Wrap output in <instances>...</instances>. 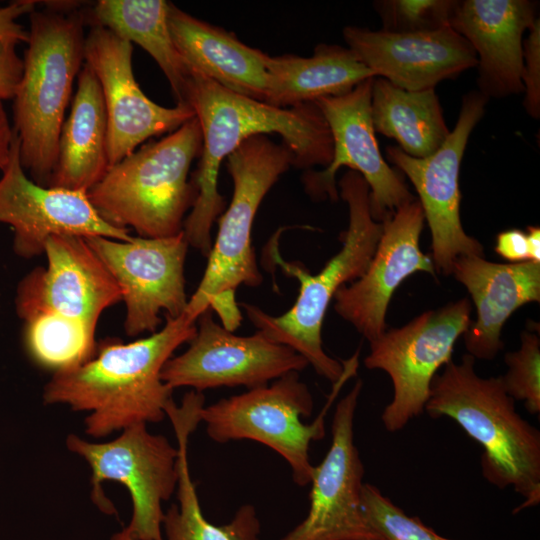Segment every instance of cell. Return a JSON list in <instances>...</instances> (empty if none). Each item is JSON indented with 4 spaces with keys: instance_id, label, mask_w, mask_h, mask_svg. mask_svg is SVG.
<instances>
[{
    "instance_id": "ab89813d",
    "label": "cell",
    "mask_w": 540,
    "mask_h": 540,
    "mask_svg": "<svg viewBox=\"0 0 540 540\" xmlns=\"http://www.w3.org/2000/svg\"><path fill=\"white\" fill-rule=\"evenodd\" d=\"M111 540H135V539L130 538L129 536L125 535L122 531H120L114 534Z\"/></svg>"
},
{
    "instance_id": "8fae6325",
    "label": "cell",
    "mask_w": 540,
    "mask_h": 540,
    "mask_svg": "<svg viewBox=\"0 0 540 540\" xmlns=\"http://www.w3.org/2000/svg\"><path fill=\"white\" fill-rule=\"evenodd\" d=\"M488 98L479 91L462 100L457 122L440 148L426 158L405 154L388 146L386 157L406 175L417 194L431 232L432 261L436 272L452 273L460 256H484L482 244L466 234L460 219L459 172L468 139L483 117Z\"/></svg>"
},
{
    "instance_id": "d6a6232c",
    "label": "cell",
    "mask_w": 540,
    "mask_h": 540,
    "mask_svg": "<svg viewBox=\"0 0 540 540\" xmlns=\"http://www.w3.org/2000/svg\"><path fill=\"white\" fill-rule=\"evenodd\" d=\"M529 34L523 40L524 107L534 119L540 117V19L530 26Z\"/></svg>"
},
{
    "instance_id": "4fadbf2b",
    "label": "cell",
    "mask_w": 540,
    "mask_h": 540,
    "mask_svg": "<svg viewBox=\"0 0 540 540\" xmlns=\"http://www.w3.org/2000/svg\"><path fill=\"white\" fill-rule=\"evenodd\" d=\"M85 240L121 290L127 336L156 332L161 313L170 318L184 313L188 303L184 264L189 245L183 231L162 238L132 236L121 241L91 236Z\"/></svg>"
},
{
    "instance_id": "44dd1931",
    "label": "cell",
    "mask_w": 540,
    "mask_h": 540,
    "mask_svg": "<svg viewBox=\"0 0 540 540\" xmlns=\"http://www.w3.org/2000/svg\"><path fill=\"white\" fill-rule=\"evenodd\" d=\"M530 0L455 1L449 25L477 56L479 92L487 98L524 92L523 34L536 17Z\"/></svg>"
},
{
    "instance_id": "83f0119b",
    "label": "cell",
    "mask_w": 540,
    "mask_h": 540,
    "mask_svg": "<svg viewBox=\"0 0 540 540\" xmlns=\"http://www.w3.org/2000/svg\"><path fill=\"white\" fill-rule=\"evenodd\" d=\"M371 117L375 132L415 158L433 154L450 133L434 88L408 91L382 77L372 81Z\"/></svg>"
},
{
    "instance_id": "7c38bea8",
    "label": "cell",
    "mask_w": 540,
    "mask_h": 540,
    "mask_svg": "<svg viewBox=\"0 0 540 540\" xmlns=\"http://www.w3.org/2000/svg\"><path fill=\"white\" fill-rule=\"evenodd\" d=\"M374 77L357 84L351 91L315 101L331 132L333 159L321 171L302 176L305 191L316 200L339 197L335 176L343 167L358 172L370 189L373 219L383 222L395 211L416 198L404 176L384 160L375 136L371 117V88Z\"/></svg>"
},
{
    "instance_id": "74e56055",
    "label": "cell",
    "mask_w": 540,
    "mask_h": 540,
    "mask_svg": "<svg viewBox=\"0 0 540 540\" xmlns=\"http://www.w3.org/2000/svg\"><path fill=\"white\" fill-rule=\"evenodd\" d=\"M15 130L11 127L3 102L0 101V170L8 164L11 156Z\"/></svg>"
},
{
    "instance_id": "9c48e42d",
    "label": "cell",
    "mask_w": 540,
    "mask_h": 540,
    "mask_svg": "<svg viewBox=\"0 0 540 540\" xmlns=\"http://www.w3.org/2000/svg\"><path fill=\"white\" fill-rule=\"evenodd\" d=\"M66 447L89 465L90 497L101 512L117 513L102 488L104 481H117L127 488L132 501L130 522L121 531L135 540H163L162 503L177 488V447L165 436L149 432L145 423L132 425L107 442L69 434Z\"/></svg>"
},
{
    "instance_id": "6da1fadb",
    "label": "cell",
    "mask_w": 540,
    "mask_h": 540,
    "mask_svg": "<svg viewBox=\"0 0 540 540\" xmlns=\"http://www.w3.org/2000/svg\"><path fill=\"white\" fill-rule=\"evenodd\" d=\"M189 72L186 100L201 128L202 152L191 179L196 199L184 220L183 233L189 246L208 256L212 226L225 205L217 186L224 158L252 136L275 133L292 153L294 166L327 167L333 159V140L315 102L279 108L228 90L198 72Z\"/></svg>"
},
{
    "instance_id": "8992f818",
    "label": "cell",
    "mask_w": 540,
    "mask_h": 540,
    "mask_svg": "<svg viewBox=\"0 0 540 540\" xmlns=\"http://www.w3.org/2000/svg\"><path fill=\"white\" fill-rule=\"evenodd\" d=\"M201 152V128L193 117L109 167L88 190V199L113 227L132 228L147 238L177 235L196 199L189 170Z\"/></svg>"
},
{
    "instance_id": "d4e9b609",
    "label": "cell",
    "mask_w": 540,
    "mask_h": 540,
    "mask_svg": "<svg viewBox=\"0 0 540 540\" xmlns=\"http://www.w3.org/2000/svg\"><path fill=\"white\" fill-rule=\"evenodd\" d=\"M201 410L199 400L185 397L181 405L173 404L166 412L178 449V504H172L164 513L162 529L166 540H259L260 522L251 504L242 505L232 520L221 526L203 515L188 462L189 439L201 422Z\"/></svg>"
},
{
    "instance_id": "5b68a950",
    "label": "cell",
    "mask_w": 540,
    "mask_h": 540,
    "mask_svg": "<svg viewBox=\"0 0 540 540\" xmlns=\"http://www.w3.org/2000/svg\"><path fill=\"white\" fill-rule=\"evenodd\" d=\"M339 188L348 205L349 224L341 234L338 253L317 274H311L301 264L287 262L275 251V263L299 281L294 305L284 314L273 316L255 305L242 304L258 332L294 350L332 384L342 376L344 365L323 349V320L337 291L365 273L383 231L382 222L371 215L370 189L358 172L348 170L339 181Z\"/></svg>"
},
{
    "instance_id": "5bb4252c",
    "label": "cell",
    "mask_w": 540,
    "mask_h": 540,
    "mask_svg": "<svg viewBox=\"0 0 540 540\" xmlns=\"http://www.w3.org/2000/svg\"><path fill=\"white\" fill-rule=\"evenodd\" d=\"M196 328L189 347L172 356L161 371V379L172 390L190 387L202 392L235 386L252 389L308 366L294 350L258 331L238 336L226 330L213 320L210 308L198 317Z\"/></svg>"
},
{
    "instance_id": "7402d4cb",
    "label": "cell",
    "mask_w": 540,
    "mask_h": 540,
    "mask_svg": "<svg viewBox=\"0 0 540 540\" xmlns=\"http://www.w3.org/2000/svg\"><path fill=\"white\" fill-rule=\"evenodd\" d=\"M451 274L476 308L475 321L462 335L467 354L493 360L504 347L501 332L508 318L521 306L540 301V263H495L466 255L455 260Z\"/></svg>"
},
{
    "instance_id": "603a6c76",
    "label": "cell",
    "mask_w": 540,
    "mask_h": 540,
    "mask_svg": "<svg viewBox=\"0 0 540 540\" xmlns=\"http://www.w3.org/2000/svg\"><path fill=\"white\" fill-rule=\"evenodd\" d=\"M168 24L174 45L189 71L198 72L240 95L266 101L267 54L170 2Z\"/></svg>"
},
{
    "instance_id": "e0dca14e",
    "label": "cell",
    "mask_w": 540,
    "mask_h": 540,
    "mask_svg": "<svg viewBox=\"0 0 540 540\" xmlns=\"http://www.w3.org/2000/svg\"><path fill=\"white\" fill-rule=\"evenodd\" d=\"M46 267L19 282L15 308L23 321L40 313L76 319L95 331L102 313L122 301L121 290L84 237L53 235L45 243Z\"/></svg>"
},
{
    "instance_id": "8d00e7d4",
    "label": "cell",
    "mask_w": 540,
    "mask_h": 540,
    "mask_svg": "<svg viewBox=\"0 0 540 540\" xmlns=\"http://www.w3.org/2000/svg\"><path fill=\"white\" fill-rule=\"evenodd\" d=\"M209 308L217 313L226 330L234 332L240 326L242 314L235 298V291H226L217 295L211 301Z\"/></svg>"
},
{
    "instance_id": "1f68e13d",
    "label": "cell",
    "mask_w": 540,
    "mask_h": 540,
    "mask_svg": "<svg viewBox=\"0 0 540 540\" xmlns=\"http://www.w3.org/2000/svg\"><path fill=\"white\" fill-rule=\"evenodd\" d=\"M455 0H382L374 7L383 31L412 33L448 27Z\"/></svg>"
},
{
    "instance_id": "3957f363",
    "label": "cell",
    "mask_w": 540,
    "mask_h": 540,
    "mask_svg": "<svg viewBox=\"0 0 540 540\" xmlns=\"http://www.w3.org/2000/svg\"><path fill=\"white\" fill-rule=\"evenodd\" d=\"M475 358L448 362L430 386L425 412L454 420L483 449V477L499 489L512 487L524 501L514 513L540 503V432L520 416L501 377H480Z\"/></svg>"
},
{
    "instance_id": "4dcf8cb0",
    "label": "cell",
    "mask_w": 540,
    "mask_h": 540,
    "mask_svg": "<svg viewBox=\"0 0 540 540\" xmlns=\"http://www.w3.org/2000/svg\"><path fill=\"white\" fill-rule=\"evenodd\" d=\"M520 348L505 355L508 370L500 376L507 394L523 401L532 415L540 414V338L536 327L521 333Z\"/></svg>"
},
{
    "instance_id": "484cf974",
    "label": "cell",
    "mask_w": 540,
    "mask_h": 540,
    "mask_svg": "<svg viewBox=\"0 0 540 540\" xmlns=\"http://www.w3.org/2000/svg\"><path fill=\"white\" fill-rule=\"evenodd\" d=\"M266 103L290 108L324 97L343 95L374 74L348 48L318 44L313 56L267 55Z\"/></svg>"
},
{
    "instance_id": "4316f807",
    "label": "cell",
    "mask_w": 540,
    "mask_h": 540,
    "mask_svg": "<svg viewBox=\"0 0 540 540\" xmlns=\"http://www.w3.org/2000/svg\"><path fill=\"white\" fill-rule=\"evenodd\" d=\"M168 4L164 0H100L91 12L84 14L86 22L105 27L141 46L163 71L177 105H188L190 72L170 33Z\"/></svg>"
},
{
    "instance_id": "d6986e66",
    "label": "cell",
    "mask_w": 540,
    "mask_h": 540,
    "mask_svg": "<svg viewBox=\"0 0 540 540\" xmlns=\"http://www.w3.org/2000/svg\"><path fill=\"white\" fill-rule=\"evenodd\" d=\"M425 217L416 198L385 219L383 231L365 273L335 294L336 313L369 341L386 331V312L396 288L410 275L436 277L431 256L419 246Z\"/></svg>"
},
{
    "instance_id": "e575fe53",
    "label": "cell",
    "mask_w": 540,
    "mask_h": 540,
    "mask_svg": "<svg viewBox=\"0 0 540 540\" xmlns=\"http://www.w3.org/2000/svg\"><path fill=\"white\" fill-rule=\"evenodd\" d=\"M36 3L33 0H18L0 7V38L27 43L28 31L17 22V19L33 12Z\"/></svg>"
},
{
    "instance_id": "d590c367",
    "label": "cell",
    "mask_w": 540,
    "mask_h": 540,
    "mask_svg": "<svg viewBox=\"0 0 540 540\" xmlns=\"http://www.w3.org/2000/svg\"><path fill=\"white\" fill-rule=\"evenodd\" d=\"M495 252L510 263L529 261L526 232L513 228L500 232L496 237Z\"/></svg>"
},
{
    "instance_id": "ba28073f",
    "label": "cell",
    "mask_w": 540,
    "mask_h": 540,
    "mask_svg": "<svg viewBox=\"0 0 540 540\" xmlns=\"http://www.w3.org/2000/svg\"><path fill=\"white\" fill-rule=\"evenodd\" d=\"M292 165L289 149L266 135L246 139L227 156L233 196L219 218L203 277L183 313L190 321L196 322L217 295L262 283L251 240L254 219L266 194Z\"/></svg>"
},
{
    "instance_id": "f35d334b",
    "label": "cell",
    "mask_w": 540,
    "mask_h": 540,
    "mask_svg": "<svg viewBox=\"0 0 540 540\" xmlns=\"http://www.w3.org/2000/svg\"><path fill=\"white\" fill-rule=\"evenodd\" d=\"M529 261L540 263V228L538 226H528L526 230Z\"/></svg>"
},
{
    "instance_id": "ac0fdd59",
    "label": "cell",
    "mask_w": 540,
    "mask_h": 540,
    "mask_svg": "<svg viewBox=\"0 0 540 540\" xmlns=\"http://www.w3.org/2000/svg\"><path fill=\"white\" fill-rule=\"evenodd\" d=\"M0 223L14 232L13 250L22 258L44 253L53 235L102 236L128 241L127 230L106 223L87 193L43 186L28 178L20 161L15 132L11 156L0 177Z\"/></svg>"
},
{
    "instance_id": "cb8c5ba5",
    "label": "cell",
    "mask_w": 540,
    "mask_h": 540,
    "mask_svg": "<svg viewBox=\"0 0 540 540\" xmlns=\"http://www.w3.org/2000/svg\"><path fill=\"white\" fill-rule=\"evenodd\" d=\"M107 118L99 81L84 63L48 186L88 192L106 173Z\"/></svg>"
},
{
    "instance_id": "ffe728a7",
    "label": "cell",
    "mask_w": 540,
    "mask_h": 540,
    "mask_svg": "<svg viewBox=\"0 0 540 540\" xmlns=\"http://www.w3.org/2000/svg\"><path fill=\"white\" fill-rule=\"evenodd\" d=\"M343 38L375 77L408 91L435 89L477 66L472 46L450 26L412 33L347 26Z\"/></svg>"
},
{
    "instance_id": "f546056e",
    "label": "cell",
    "mask_w": 540,
    "mask_h": 540,
    "mask_svg": "<svg viewBox=\"0 0 540 540\" xmlns=\"http://www.w3.org/2000/svg\"><path fill=\"white\" fill-rule=\"evenodd\" d=\"M361 508L378 540H451L437 534L418 517L407 515L370 483L363 484Z\"/></svg>"
},
{
    "instance_id": "52a82bcc",
    "label": "cell",
    "mask_w": 540,
    "mask_h": 540,
    "mask_svg": "<svg viewBox=\"0 0 540 540\" xmlns=\"http://www.w3.org/2000/svg\"><path fill=\"white\" fill-rule=\"evenodd\" d=\"M360 350L342 360L344 371L318 416L305 424L314 408L308 386L299 372H290L246 392L222 398L203 407L201 421L215 442L257 441L273 449L289 464L293 481L300 487L310 484L314 465L309 458L310 444L325 436V417L342 386L355 376Z\"/></svg>"
},
{
    "instance_id": "836d02e7",
    "label": "cell",
    "mask_w": 540,
    "mask_h": 540,
    "mask_svg": "<svg viewBox=\"0 0 540 540\" xmlns=\"http://www.w3.org/2000/svg\"><path fill=\"white\" fill-rule=\"evenodd\" d=\"M17 41L0 38V101L13 99L23 73V60L16 52Z\"/></svg>"
},
{
    "instance_id": "2e32d148",
    "label": "cell",
    "mask_w": 540,
    "mask_h": 540,
    "mask_svg": "<svg viewBox=\"0 0 540 540\" xmlns=\"http://www.w3.org/2000/svg\"><path fill=\"white\" fill-rule=\"evenodd\" d=\"M362 380L337 403L331 445L314 466L305 519L281 540H378L361 508L364 465L354 442Z\"/></svg>"
},
{
    "instance_id": "f1b7e54d",
    "label": "cell",
    "mask_w": 540,
    "mask_h": 540,
    "mask_svg": "<svg viewBox=\"0 0 540 540\" xmlns=\"http://www.w3.org/2000/svg\"><path fill=\"white\" fill-rule=\"evenodd\" d=\"M23 340L29 357L54 372L88 361L97 346L95 331L55 313H40L24 320Z\"/></svg>"
},
{
    "instance_id": "277c9868",
    "label": "cell",
    "mask_w": 540,
    "mask_h": 540,
    "mask_svg": "<svg viewBox=\"0 0 540 540\" xmlns=\"http://www.w3.org/2000/svg\"><path fill=\"white\" fill-rule=\"evenodd\" d=\"M46 4L29 14L28 47L14 100L20 161L36 183L48 186L72 88L84 61L85 14L76 4Z\"/></svg>"
},
{
    "instance_id": "9a60e30c",
    "label": "cell",
    "mask_w": 540,
    "mask_h": 540,
    "mask_svg": "<svg viewBox=\"0 0 540 540\" xmlns=\"http://www.w3.org/2000/svg\"><path fill=\"white\" fill-rule=\"evenodd\" d=\"M132 44L111 30L92 25L84 43V63L97 77L107 118L108 168L144 141L173 132L195 117L189 105L163 107L150 100L137 83Z\"/></svg>"
},
{
    "instance_id": "30bf717a",
    "label": "cell",
    "mask_w": 540,
    "mask_h": 540,
    "mask_svg": "<svg viewBox=\"0 0 540 540\" xmlns=\"http://www.w3.org/2000/svg\"><path fill=\"white\" fill-rule=\"evenodd\" d=\"M470 316L471 303L463 298L428 310L370 343L365 367L383 370L393 385L392 400L381 414L388 432L402 430L425 412L431 382L438 370L452 360L458 338L472 321Z\"/></svg>"
},
{
    "instance_id": "7a4b0ae2",
    "label": "cell",
    "mask_w": 540,
    "mask_h": 540,
    "mask_svg": "<svg viewBox=\"0 0 540 540\" xmlns=\"http://www.w3.org/2000/svg\"><path fill=\"white\" fill-rule=\"evenodd\" d=\"M196 329V322L182 314L166 317L160 330L133 342L102 340L88 361L54 372L44 386L43 403L87 412L85 433L96 439L138 423L161 422L174 402L161 371Z\"/></svg>"
}]
</instances>
